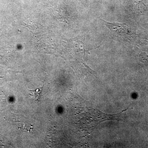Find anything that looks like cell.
<instances>
[{
    "label": "cell",
    "mask_w": 148,
    "mask_h": 148,
    "mask_svg": "<svg viewBox=\"0 0 148 148\" xmlns=\"http://www.w3.org/2000/svg\"><path fill=\"white\" fill-rule=\"evenodd\" d=\"M110 31L111 37L116 40L121 42H130L135 41L139 35L135 31H132L125 24L110 23L101 19Z\"/></svg>",
    "instance_id": "obj_1"
},
{
    "label": "cell",
    "mask_w": 148,
    "mask_h": 148,
    "mask_svg": "<svg viewBox=\"0 0 148 148\" xmlns=\"http://www.w3.org/2000/svg\"><path fill=\"white\" fill-rule=\"evenodd\" d=\"M134 8L138 12H143L148 10L147 0H132Z\"/></svg>",
    "instance_id": "obj_2"
},
{
    "label": "cell",
    "mask_w": 148,
    "mask_h": 148,
    "mask_svg": "<svg viewBox=\"0 0 148 148\" xmlns=\"http://www.w3.org/2000/svg\"><path fill=\"white\" fill-rule=\"evenodd\" d=\"M31 91L34 92L35 98H36V100L37 101H39L40 100V98L41 95L42 89H38L36 90H35V91H34V90H33H33H31Z\"/></svg>",
    "instance_id": "obj_3"
},
{
    "label": "cell",
    "mask_w": 148,
    "mask_h": 148,
    "mask_svg": "<svg viewBox=\"0 0 148 148\" xmlns=\"http://www.w3.org/2000/svg\"><path fill=\"white\" fill-rule=\"evenodd\" d=\"M147 42H148V41H147Z\"/></svg>",
    "instance_id": "obj_4"
}]
</instances>
